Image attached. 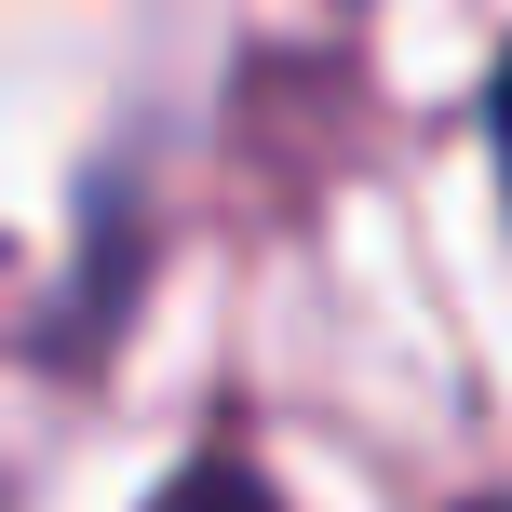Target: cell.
Listing matches in <instances>:
<instances>
[{"label": "cell", "instance_id": "6da1fadb", "mask_svg": "<svg viewBox=\"0 0 512 512\" xmlns=\"http://www.w3.org/2000/svg\"><path fill=\"white\" fill-rule=\"evenodd\" d=\"M162 512H270V486H243V472H189V486H162Z\"/></svg>", "mask_w": 512, "mask_h": 512}, {"label": "cell", "instance_id": "7a4b0ae2", "mask_svg": "<svg viewBox=\"0 0 512 512\" xmlns=\"http://www.w3.org/2000/svg\"><path fill=\"white\" fill-rule=\"evenodd\" d=\"M499 162H512V68H499Z\"/></svg>", "mask_w": 512, "mask_h": 512}]
</instances>
